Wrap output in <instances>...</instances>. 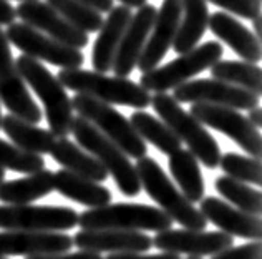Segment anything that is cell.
Instances as JSON below:
<instances>
[{
  "instance_id": "obj_1",
  "label": "cell",
  "mask_w": 262,
  "mask_h": 259,
  "mask_svg": "<svg viewBox=\"0 0 262 259\" xmlns=\"http://www.w3.org/2000/svg\"><path fill=\"white\" fill-rule=\"evenodd\" d=\"M15 67L25 83H29L37 97L42 100L52 135L55 138H67L70 135L73 121V106L65 87L35 58L20 55L15 60Z\"/></svg>"
},
{
  "instance_id": "obj_2",
  "label": "cell",
  "mask_w": 262,
  "mask_h": 259,
  "mask_svg": "<svg viewBox=\"0 0 262 259\" xmlns=\"http://www.w3.org/2000/svg\"><path fill=\"white\" fill-rule=\"evenodd\" d=\"M135 168L141 188L160 209L171 218V221H176L184 229L191 231H204L208 228V220L194 208V204L186 200V196L173 185L156 160L144 156L138 160Z\"/></svg>"
},
{
  "instance_id": "obj_3",
  "label": "cell",
  "mask_w": 262,
  "mask_h": 259,
  "mask_svg": "<svg viewBox=\"0 0 262 259\" xmlns=\"http://www.w3.org/2000/svg\"><path fill=\"white\" fill-rule=\"evenodd\" d=\"M57 78L68 90L88 95L108 105H123L143 110L151 103L149 92L129 78L106 77L105 73L81 70V68L60 70Z\"/></svg>"
},
{
  "instance_id": "obj_4",
  "label": "cell",
  "mask_w": 262,
  "mask_h": 259,
  "mask_svg": "<svg viewBox=\"0 0 262 259\" xmlns=\"http://www.w3.org/2000/svg\"><path fill=\"white\" fill-rule=\"evenodd\" d=\"M149 105L155 108L163 123L181 140V143L184 141L189 146V152L198 161H201L209 169L219 166L221 148L214 136L194 117H191L189 112L183 110L181 105L171 95L155 93L151 97Z\"/></svg>"
},
{
  "instance_id": "obj_5",
  "label": "cell",
  "mask_w": 262,
  "mask_h": 259,
  "mask_svg": "<svg viewBox=\"0 0 262 259\" xmlns=\"http://www.w3.org/2000/svg\"><path fill=\"white\" fill-rule=\"evenodd\" d=\"M70 133H73L78 145L85 148L88 155L98 160L108 175L113 176L116 186L123 195L129 198L140 195L141 183L136 168L113 141H110L105 135H101L90 121L81 117H73Z\"/></svg>"
},
{
  "instance_id": "obj_6",
  "label": "cell",
  "mask_w": 262,
  "mask_h": 259,
  "mask_svg": "<svg viewBox=\"0 0 262 259\" xmlns=\"http://www.w3.org/2000/svg\"><path fill=\"white\" fill-rule=\"evenodd\" d=\"M171 218L160 208L140 203H116L86 209L78 214L81 229H120V231H161L171 229Z\"/></svg>"
},
{
  "instance_id": "obj_7",
  "label": "cell",
  "mask_w": 262,
  "mask_h": 259,
  "mask_svg": "<svg viewBox=\"0 0 262 259\" xmlns=\"http://www.w3.org/2000/svg\"><path fill=\"white\" fill-rule=\"evenodd\" d=\"M72 106L78 113V117L90 121L101 135L113 141L128 158L131 156V158L140 160L146 156V143L140 138V135L135 132L129 121L118 110H115V106L80 93L73 97Z\"/></svg>"
},
{
  "instance_id": "obj_8",
  "label": "cell",
  "mask_w": 262,
  "mask_h": 259,
  "mask_svg": "<svg viewBox=\"0 0 262 259\" xmlns=\"http://www.w3.org/2000/svg\"><path fill=\"white\" fill-rule=\"evenodd\" d=\"M224 55V49L219 42H206L192 50L183 53L181 57L163 67L141 75L140 85L146 92L166 93L176 87L189 81L201 72L208 70Z\"/></svg>"
},
{
  "instance_id": "obj_9",
  "label": "cell",
  "mask_w": 262,
  "mask_h": 259,
  "mask_svg": "<svg viewBox=\"0 0 262 259\" xmlns=\"http://www.w3.org/2000/svg\"><path fill=\"white\" fill-rule=\"evenodd\" d=\"M78 224V213L67 206L0 204V229L61 233Z\"/></svg>"
},
{
  "instance_id": "obj_10",
  "label": "cell",
  "mask_w": 262,
  "mask_h": 259,
  "mask_svg": "<svg viewBox=\"0 0 262 259\" xmlns=\"http://www.w3.org/2000/svg\"><path fill=\"white\" fill-rule=\"evenodd\" d=\"M5 37L9 40V44L15 45L24 55L35 58L38 62L42 60V62H47L50 65L60 67L61 70L80 68L85 62L81 50L60 44L52 37H48L22 22L10 24L5 32Z\"/></svg>"
},
{
  "instance_id": "obj_11",
  "label": "cell",
  "mask_w": 262,
  "mask_h": 259,
  "mask_svg": "<svg viewBox=\"0 0 262 259\" xmlns=\"http://www.w3.org/2000/svg\"><path fill=\"white\" fill-rule=\"evenodd\" d=\"M189 115L194 117L201 125L226 135L252 158H260L262 145L259 130L254 128L249 120L237 110L208 103H192Z\"/></svg>"
},
{
  "instance_id": "obj_12",
  "label": "cell",
  "mask_w": 262,
  "mask_h": 259,
  "mask_svg": "<svg viewBox=\"0 0 262 259\" xmlns=\"http://www.w3.org/2000/svg\"><path fill=\"white\" fill-rule=\"evenodd\" d=\"M0 101L13 117L33 125L42 121V110L27 90L24 78L20 77L10 44L2 29H0Z\"/></svg>"
},
{
  "instance_id": "obj_13",
  "label": "cell",
  "mask_w": 262,
  "mask_h": 259,
  "mask_svg": "<svg viewBox=\"0 0 262 259\" xmlns=\"http://www.w3.org/2000/svg\"><path fill=\"white\" fill-rule=\"evenodd\" d=\"M171 97L178 103H208L247 112L259 106L257 95L214 78L186 81V83L174 88Z\"/></svg>"
},
{
  "instance_id": "obj_14",
  "label": "cell",
  "mask_w": 262,
  "mask_h": 259,
  "mask_svg": "<svg viewBox=\"0 0 262 259\" xmlns=\"http://www.w3.org/2000/svg\"><path fill=\"white\" fill-rule=\"evenodd\" d=\"M153 246L163 253L188 254L194 257L214 256L231 248L234 238L223 231H191V229H166L158 233Z\"/></svg>"
},
{
  "instance_id": "obj_15",
  "label": "cell",
  "mask_w": 262,
  "mask_h": 259,
  "mask_svg": "<svg viewBox=\"0 0 262 259\" xmlns=\"http://www.w3.org/2000/svg\"><path fill=\"white\" fill-rule=\"evenodd\" d=\"M15 15L22 20V24H27L38 32L47 33L48 37H52L60 44L72 47V49L81 50L88 45V33L68 24L47 2H40V0L20 2L15 9Z\"/></svg>"
},
{
  "instance_id": "obj_16",
  "label": "cell",
  "mask_w": 262,
  "mask_h": 259,
  "mask_svg": "<svg viewBox=\"0 0 262 259\" xmlns=\"http://www.w3.org/2000/svg\"><path fill=\"white\" fill-rule=\"evenodd\" d=\"M181 0H164L161 4V9L156 12V18L146 40V45H144L140 60L136 63L140 72L146 73L155 70L160 65V62L166 55V52L173 47L174 37L179 29V22H181Z\"/></svg>"
},
{
  "instance_id": "obj_17",
  "label": "cell",
  "mask_w": 262,
  "mask_h": 259,
  "mask_svg": "<svg viewBox=\"0 0 262 259\" xmlns=\"http://www.w3.org/2000/svg\"><path fill=\"white\" fill-rule=\"evenodd\" d=\"M156 12L158 9H155V5L146 4L131 17L113 60L112 70L115 72V77L128 78V75L135 70L144 45H146L149 32L153 29Z\"/></svg>"
},
{
  "instance_id": "obj_18",
  "label": "cell",
  "mask_w": 262,
  "mask_h": 259,
  "mask_svg": "<svg viewBox=\"0 0 262 259\" xmlns=\"http://www.w3.org/2000/svg\"><path fill=\"white\" fill-rule=\"evenodd\" d=\"M72 246L73 238L67 233H38V231L0 233V257L58 254L67 253Z\"/></svg>"
},
{
  "instance_id": "obj_19",
  "label": "cell",
  "mask_w": 262,
  "mask_h": 259,
  "mask_svg": "<svg viewBox=\"0 0 262 259\" xmlns=\"http://www.w3.org/2000/svg\"><path fill=\"white\" fill-rule=\"evenodd\" d=\"M73 244L81 251L92 253H146L153 246V240L140 231L120 229H81L73 238Z\"/></svg>"
},
{
  "instance_id": "obj_20",
  "label": "cell",
  "mask_w": 262,
  "mask_h": 259,
  "mask_svg": "<svg viewBox=\"0 0 262 259\" xmlns=\"http://www.w3.org/2000/svg\"><path fill=\"white\" fill-rule=\"evenodd\" d=\"M199 213L208 221L216 224L226 234L244 238V240H251V241H260V234H262L260 218L234 208L232 204L221 201L219 198L214 196L203 198Z\"/></svg>"
},
{
  "instance_id": "obj_21",
  "label": "cell",
  "mask_w": 262,
  "mask_h": 259,
  "mask_svg": "<svg viewBox=\"0 0 262 259\" xmlns=\"http://www.w3.org/2000/svg\"><path fill=\"white\" fill-rule=\"evenodd\" d=\"M131 17H133V12L125 5H116L108 12V18L103 20L101 29L98 30L100 33L93 45L92 63L95 72L106 73L112 70L116 50H118Z\"/></svg>"
},
{
  "instance_id": "obj_22",
  "label": "cell",
  "mask_w": 262,
  "mask_h": 259,
  "mask_svg": "<svg viewBox=\"0 0 262 259\" xmlns=\"http://www.w3.org/2000/svg\"><path fill=\"white\" fill-rule=\"evenodd\" d=\"M208 27L221 42H224L232 52L244 58V62L257 63L260 60V42L244 24H241L229 13H211Z\"/></svg>"
},
{
  "instance_id": "obj_23",
  "label": "cell",
  "mask_w": 262,
  "mask_h": 259,
  "mask_svg": "<svg viewBox=\"0 0 262 259\" xmlns=\"http://www.w3.org/2000/svg\"><path fill=\"white\" fill-rule=\"evenodd\" d=\"M53 191H58L72 201L85 204L90 209L106 206L112 203V191L108 188L101 186L100 183L81 178L67 169L53 173Z\"/></svg>"
},
{
  "instance_id": "obj_24",
  "label": "cell",
  "mask_w": 262,
  "mask_h": 259,
  "mask_svg": "<svg viewBox=\"0 0 262 259\" xmlns=\"http://www.w3.org/2000/svg\"><path fill=\"white\" fill-rule=\"evenodd\" d=\"M50 155L58 165H61V168L81 176V178L95 183H103L108 180V171L103 168L101 163L68 138L55 140Z\"/></svg>"
},
{
  "instance_id": "obj_25",
  "label": "cell",
  "mask_w": 262,
  "mask_h": 259,
  "mask_svg": "<svg viewBox=\"0 0 262 259\" xmlns=\"http://www.w3.org/2000/svg\"><path fill=\"white\" fill-rule=\"evenodd\" d=\"M183 15L173 42V50L179 55L192 50L208 29L209 9L206 0H181Z\"/></svg>"
},
{
  "instance_id": "obj_26",
  "label": "cell",
  "mask_w": 262,
  "mask_h": 259,
  "mask_svg": "<svg viewBox=\"0 0 262 259\" xmlns=\"http://www.w3.org/2000/svg\"><path fill=\"white\" fill-rule=\"evenodd\" d=\"M0 128L4 130V133L13 141L15 146L38 156L50 153L53 143L57 140L50 130H43L25 120L13 117L10 113L7 117H2Z\"/></svg>"
},
{
  "instance_id": "obj_27",
  "label": "cell",
  "mask_w": 262,
  "mask_h": 259,
  "mask_svg": "<svg viewBox=\"0 0 262 259\" xmlns=\"http://www.w3.org/2000/svg\"><path fill=\"white\" fill-rule=\"evenodd\" d=\"M53 191V173L50 169L32 173L25 178L4 181L0 185V201L7 204H29Z\"/></svg>"
},
{
  "instance_id": "obj_28",
  "label": "cell",
  "mask_w": 262,
  "mask_h": 259,
  "mask_svg": "<svg viewBox=\"0 0 262 259\" xmlns=\"http://www.w3.org/2000/svg\"><path fill=\"white\" fill-rule=\"evenodd\" d=\"M168 168L178 183L179 191L191 203H199L204 196V180L198 160L189 149H178L169 155Z\"/></svg>"
},
{
  "instance_id": "obj_29",
  "label": "cell",
  "mask_w": 262,
  "mask_h": 259,
  "mask_svg": "<svg viewBox=\"0 0 262 259\" xmlns=\"http://www.w3.org/2000/svg\"><path fill=\"white\" fill-rule=\"evenodd\" d=\"M211 77L214 80L244 88L260 97L262 92V72L256 63L239 62V60H219L211 68Z\"/></svg>"
},
{
  "instance_id": "obj_30",
  "label": "cell",
  "mask_w": 262,
  "mask_h": 259,
  "mask_svg": "<svg viewBox=\"0 0 262 259\" xmlns=\"http://www.w3.org/2000/svg\"><path fill=\"white\" fill-rule=\"evenodd\" d=\"M129 123L143 141H149L161 153L173 155L178 149H181V140L153 115L146 112H135L131 115Z\"/></svg>"
},
{
  "instance_id": "obj_31",
  "label": "cell",
  "mask_w": 262,
  "mask_h": 259,
  "mask_svg": "<svg viewBox=\"0 0 262 259\" xmlns=\"http://www.w3.org/2000/svg\"><path fill=\"white\" fill-rule=\"evenodd\" d=\"M216 191L226 198L234 208L246 211L252 216H260V193L257 189L247 186V183L237 181L229 176H219L216 178Z\"/></svg>"
},
{
  "instance_id": "obj_32",
  "label": "cell",
  "mask_w": 262,
  "mask_h": 259,
  "mask_svg": "<svg viewBox=\"0 0 262 259\" xmlns=\"http://www.w3.org/2000/svg\"><path fill=\"white\" fill-rule=\"evenodd\" d=\"M47 4L57 13H60L68 24L85 33L98 32L103 25L101 13L80 0H47Z\"/></svg>"
},
{
  "instance_id": "obj_33",
  "label": "cell",
  "mask_w": 262,
  "mask_h": 259,
  "mask_svg": "<svg viewBox=\"0 0 262 259\" xmlns=\"http://www.w3.org/2000/svg\"><path fill=\"white\" fill-rule=\"evenodd\" d=\"M0 168L10 171L32 175L45 169V160L42 156L24 152L13 143L4 141L0 138Z\"/></svg>"
},
{
  "instance_id": "obj_34",
  "label": "cell",
  "mask_w": 262,
  "mask_h": 259,
  "mask_svg": "<svg viewBox=\"0 0 262 259\" xmlns=\"http://www.w3.org/2000/svg\"><path fill=\"white\" fill-rule=\"evenodd\" d=\"M221 169L226 176L234 178L243 183H252V185H260V160L252 158V156H243L239 153H224L219 160Z\"/></svg>"
},
{
  "instance_id": "obj_35",
  "label": "cell",
  "mask_w": 262,
  "mask_h": 259,
  "mask_svg": "<svg viewBox=\"0 0 262 259\" xmlns=\"http://www.w3.org/2000/svg\"><path fill=\"white\" fill-rule=\"evenodd\" d=\"M237 17L254 20L260 15V0H206Z\"/></svg>"
},
{
  "instance_id": "obj_36",
  "label": "cell",
  "mask_w": 262,
  "mask_h": 259,
  "mask_svg": "<svg viewBox=\"0 0 262 259\" xmlns=\"http://www.w3.org/2000/svg\"><path fill=\"white\" fill-rule=\"evenodd\" d=\"M262 246L260 241H251L243 246H231L221 253L214 254L211 259H260Z\"/></svg>"
},
{
  "instance_id": "obj_37",
  "label": "cell",
  "mask_w": 262,
  "mask_h": 259,
  "mask_svg": "<svg viewBox=\"0 0 262 259\" xmlns=\"http://www.w3.org/2000/svg\"><path fill=\"white\" fill-rule=\"evenodd\" d=\"M27 259H103L101 254L92 251H78V253H58V254H43V256H30Z\"/></svg>"
},
{
  "instance_id": "obj_38",
  "label": "cell",
  "mask_w": 262,
  "mask_h": 259,
  "mask_svg": "<svg viewBox=\"0 0 262 259\" xmlns=\"http://www.w3.org/2000/svg\"><path fill=\"white\" fill-rule=\"evenodd\" d=\"M105 259H181L173 253H160V254H143V253H121V254H110Z\"/></svg>"
},
{
  "instance_id": "obj_39",
  "label": "cell",
  "mask_w": 262,
  "mask_h": 259,
  "mask_svg": "<svg viewBox=\"0 0 262 259\" xmlns=\"http://www.w3.org/2000/svg\"><path fill=\"white\" fill-rule=\"evenodd\" d=\"M15 7H12L9 4V0H0V27L7 25L9 27L10 24L15 22Z\"/></svg>"
},
{
  "instance_id": "obj_40",
  "label": "cell",
  "mask_w": 262,
  "mask_h": 259,
  "mask_svg": "<svg viewBox=\"0 0 262 259\" xmlns=\"http://www.w3.org/2000/svg\"><path fill=\"white\" fill-rule=\"evenodd\" d=\"M80 2L86 4L88 7H92V9L100 13H106L115 7V0H80Z\"/></svg>"
},
{
  "instance_id": "obj_41",
  "label": "cell",
  "mask_w": 262,
  "mask_h": 259,
  "mask_svg": "<svg viewBox=\"0 0 262 259\" xmlns=\"http://www.w3.org/2000/svg\"><path fill=\"white\" fill-rule=\"evenodd\" d=\"M246 118L249 120V123L254 128H259L262 125V112H260V108L256 106V108H252V110H249V117H246Z\"/></svg>"
},
{
  "instance_id": "obj_42",
  "label": "cell",
  "mask_w": 262,
  "mask_h": 259,
  "mask_svg": "<svg viewBox=\"0 0 262 259\" xmlns=\"http://www.w3.org/2000/svg\"><path fill=\"white\" fill-rule=\"evenodd\" d=\"M121 5L128 7V9H141L143 5H146V0H120Z\"/></svg>"
},
{
  "instance_id": "obj_43",
  "label": "cell",
  "mask_w": 262,
  "mask_h": 259,
  "mask_svg": "<svg viewBox=\"0 0 262 259\" xmlns=\"http://www.w3.org/2000/svg\"><path fill=\"white\" fill-rule=\"evenodd\" d=\"M262 18H260V15L257 17V18H254L252 20V25H254V35H256V38L260 42V33H262Z\"/></svg>"
},
{
  "instance_id": "obj_44",
  "label": "cell",
  "mask_w": 262,
  "mask_h": 259,
  "mask_svg": "<svg viewBox=\"0 0 262 259\" xmlns=\"http://www.w3.org/2000/svg\"><path fill=\"white\" fill-rule=\"evenodd\" d=\"M4 180H5V169L0 168V185L4 183Z\"/></svg>"
},
{
  "instance_id": "obj_45",
  "label": "cell",
  "mask_w": 262,
  "mask_h": 259,
  "mask_svg": "<svg viewBox=\"0 0 262 259\" xmlns=\"http://www.w3.org/2000/svg\"><path fill=\"white\" fill-rule=\"evenodd\" d=\"M186 259H201V257H194V256H189V257H186Z\"/></svg>"
},
{
  "instance_id": "obj_46",
  "label": "cell",
  "mask_w": 262,
  "mask_h": 259,
  "mask_svg": "<svg viewBox=\"0 0 262 259\" xmlns=\"http://www.w3.org/2000/svg\"><path fill=\"white\" fill-rule=\"evenodd\" d=\"M0 121H2V113H0Z\"/></svg>"
},
{
  "instance_id": "obj_47",
  "label": "cell",
  "mask_w": 262,
  "mask_h": 259,
  "mask_svg": "<svg viewBox=\"0 0 262 259\" xmlns=\"http://www.w3.org/2000/svg\"><path fill=\"white\" fill-rule=\"evenodd\" d=\"M20 2H27V0H20Z\"/></svg>"
},
{
  "instance_id": "obj_48",
  "label": "cell",
  "mask_w": 262,
  "mask_h": 259,
  "mask_svg": "<svg viewBox=\"0 0 262 259\" xmlns=\"http://www.w3.org/2000/svg\"><path fill=\"white\" fill-rule=\"evenodd\" d=\"M0 259H7V257H0Z\"/></svg>"
}]
</instances>
